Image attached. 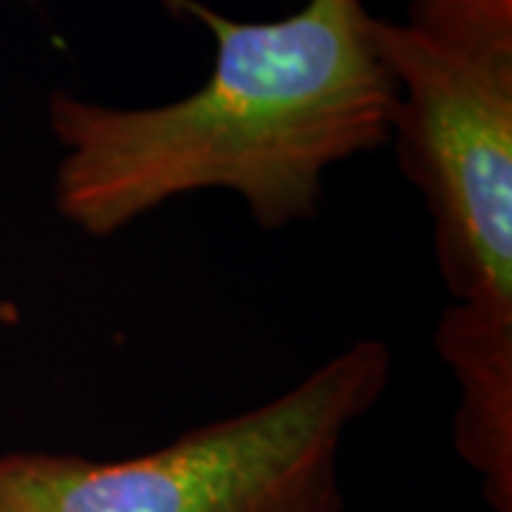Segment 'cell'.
Wrapping results in <instances>:
<instances>
[{
    "label": "cell",
    "mask_w": 512,
    "mask_h": 512,
    "mask_svg": "<svg viewBox=\"0 0 512 512\" xmlns=\"http://www.w3.org/2000/svg\"><path fill=\"white\" fill-rule=\"evenodd\" d=\"M373 37L450 305L512 328V0H410Z\"/></svg>",
    "instance_id": "obj_3"
},
{
    "label": "cell",
    "mask_w": 512,
    "mask_h": 512,
    "mask_svg": "<svg viewBox=\"0 0 512 512\" xmlns=\"http://www.w3.org/2000/svg\"><path fill=\"white\" fill-rule=\"evenodd\" d=\"M163 3L214 35L197 92L140 109L49 97L55 208L80 234L109 239L200 191H231L262 231H282L319 214L330 168L390 143L396 83L365 0L251 23L202 0Z\"/></svg>",
    "instance_id": "obj_1"
},
{
    "label": "cell",
    "mask_w": 512,
    "mask_h": 512,
    "mask_svg": "<svg viewBox=\"0 0 512 512\" xmlns=\"http://www.w3.org/2000/svg\"><path fill=\"white\" fill-rule=\"evenodd\" d=\"M390 379V348L356 339L274 399L148 453H0V512H345L342 447Z\"/></svg>",
    "instance_id": "obj_2"
}]
</instances>
